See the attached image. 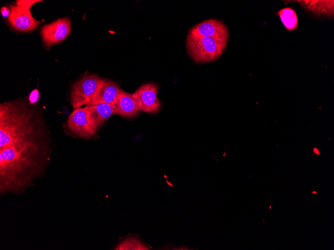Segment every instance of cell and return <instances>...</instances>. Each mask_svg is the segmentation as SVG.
I'll list each match as a JSON object with an SVG mask.
<instances>
[{
  "label": "cell",
  "mask_w": 334,
  "mask_h": 250,
  "mask_svg": "<svg viewBox=\"0 0 334 250\" xmlns=\"http://www.w3.org/2000/svg\"><path fill=\"white\" fill-rule=\"evenodd\" d=\"M47 137L0 148V193L20 194L42 176L49 162Z\"/></svg>",
  "instance_id": "6da1fadb"
},
{
  "label": "cell",
  "mask_w": 334,
  "mask_h": 250,
  "mask_svg": "<svg viewBox=\"0 0 334 250\" xmlns=\"http://www.w3.org/2000/svg\"><path fill=\"white\" fill-rule=\"evenodd\" d=\"M46 137L43 121L28 104L12 101L0 104V148Z\"/></svg>",
  "instance_id": "7a4b0ae2"
},
{
  "label": "cell",
  "mask_w": 334,
  "mask_h": 250,
  "mask_svg": "<svg viewBox=\"0 0 334 250\" xmlns=\"http://www.w3.org/2000/svg\"><path fill=\"white\" fill-rule=\"evenodd\" d=\"M226 45V42L189 32L186 39L188 52L196 62H208L216 60L222 54Z\"/></svg>",
  "instance_id": "3957f363"
},
{
  "label": "cell",
  "mask_w": 334,
  "mask_h": 250,
  "mask_svg": "<svg viewBox=\"0 0 334 250\" xmlns=\"http://www.w3.org/2000/svg\"><path fill=\"white\" fill-rule=\"evenodd\" d=\"M103 79L90 74L82 77L73 85L70 93V103L74 109L82 105H90Z\"/></svg>",
  "instance_id": "277c9868"
},
{
  "label": "cell",
  "mask_w": 334,
  "mask_h": 250,
  "mask_svg": "<svg viewBox=\"0 0 334 250\" xmlns=\"http://www.w3.org/2000/svg\"><path fill=\"white\" fill-rule=\"evenodd\" d=\"M158 86L153 83L142 84L132 93L140 111L154 114L160 110L162 104L158 97Z\"/></svg>",
  "instance_id": "5b68a950"
},
{
  "label": "cell",
  "mask_w": 334,
  "mask_h": 250,
  "mask_svg": "<svg viewBox=\"0 0 334 250\" xmlns=\"http://www.w3.org/2000/svg\"><path fill=\"white\" fill-rule=\"evenodd\" d=\"M71 29V22L67 17L45 24L40 30L44 43L46 46H50L62 41L68 36Z\"/></svg>",
  "instance_id": "8992f818"
},
{
  "label": "cell",
  "mask_w": 334,
  "mask_h": 250,
  "mask_svg": "<svg viewBox=\"0 0 334 250\" xmlns=\"http://www.w3.org/2000/svg\"><path fill=\"white\" fill-rule=\"evenodd\" d=\"M67 126L72 133L85 139L94 137L96 132L88 118L86 110L81 107L74 109L70 114Z\"/></svg>",
  "instance_id": "52a82bcc"
},
{
  "label": "cell",
  "mask_w": 334,
  "mask_h": 250,
  "mask_svg": "<svg viewBox=\"0 0 334 250\" xmlns=\"http://www.w3.org/2000/svg\"><path fill=\"white\" fill-rule=\"evenodd\" d=\"M8 20L14 29L20 31H30L40 24L32 16L30 9L16 4L10 6Z\"/></svg>",
  "instance_id": "ba28073f"
},
{
  "label": "cell",
  "mask_w": 334,
  "mask_h": 250,
  "mask_svg": "<svg viewBox=\"0 0 334 250\" xmlns=\"http://www.w3.org/2000/svg\"><path fill=\"white\" fill-rule=\"evenodd\" d=\"M189 33L226 43L229 35L227 27L222 21L214 19L206 20L194 25Z\"/></svg>",
  "instance_id": "9c48e42d"
},
{
  "label": "cell",
  "mask_w": 334,
  "mask_h": 250,
  "mask_svg": "<svg viewBox=\"0 0 334 250\" xmlns=\"http://www.w3.org/2000/svg\"><path fill=\"white\" fill-rule=\"evenodd\" d=\"M121 90L122 89L116 83L103 79L94 95L90 105L100 103L113 104L117 99Z\"/></svg>",
  "instance_id": "30bf717a"
},
{
  "label": "cell",
  "mask_w": 334,
  "mask_h": 250,
  "mask_svg": "<svg viewBox=\"0 0 334 250\" xmlns=\"http://www.w3.org/2000/svg\"><path fill=\"white\" fill-rule=\"evenodd\" d=\"M112 105L116 114L124 117H135L140 111L132 93L126 92L122 89Z\"/></svg>",
  "instance_id": "8fae6325"
},
{
  "label": "cell",
  "mask_w": 334,
  "mask_h": 250,
  "mask_svg": "<svg viewBox=\"0 0 334 250\" xmlns=\"http://www.w3.org/2000/svg\"><path fill=\"white\" fill-rule=\"evenodd\" d=\"M88 118L94 127L98 130L110 116L116 114L112 104L100 103L85 106Z\"/></svg>",
  "instance_id": "7c38bea8"
},
{
  "label": "cell",
  "mask_w": 334,
  "mask_h": 250,
  "mask_svg": "<svg viewBox=\"0 0 334 250\" xmlns=\"http://www.w3.org/2000/svg\"><path fill=\"white\" fill-rule=\"evenodd\" d=\"M302 6L318 14L334 13V0H299Z\"/></svg>",
  "instance_id": "4fadbf2b"
},
{
  "label": "cell",
  "mask_w": 334,
  "mask_h": 250,
  "mask_svg": "<svg viewBox=\"0 0 334 250\" xmlns=\"http://www.w3.org/2000/svg\"><path fill=\"white\" fill-rule=\"evenodd\" d=\"M114 250H148L142 239L136 235L129 234L120 238Z\"/></svg>",
  "instance_id": "5bb4252c"
},
{
  "label": "cell",
  "mask_w": 334,
  "mask_h": 250,
  "mask_svg": "<svg viewBox=\"0 0 334 250\" xmlns=\"http://www.w3.org/2000/svg\"><path fill=\"white\" fill-rule=\"evenodd\" d=\"M282 22L288 31L296 30L298 26V16L296 11L291 7L283 8L277 12Z\"/></svg>",
  "instance_id": "9a60e30c"
},
{
  "label": "cell",
  "mask_w": 334,
  "mask_h": 250,
  "mask_svg": "<svg viewBox=\"0 0 334 250\" xmlns=\"http://www.w3.org/2000/svg\"><path fill=\"white\" fill-rule=\"evenodd\" d=\"M42 0H16V5L20 6L26 8L30 9L31 7L36 3L41 1Z\"/></svg>",
  "instance_id": "2e32d148"
}]
</instances>
